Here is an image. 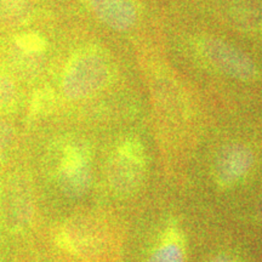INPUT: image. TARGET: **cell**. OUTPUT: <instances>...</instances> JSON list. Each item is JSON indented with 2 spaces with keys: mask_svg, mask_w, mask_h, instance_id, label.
Wrapping results in <instances>:
<instances>
[{
  "mask_svg": "<svg viewBox=\"0 0 262 262\" xmlns=\"http://www.w3.org/2000/svg\"><path fill=\"white\" fill-rule=\"evenodd\" d=\"M112 64L106 52L88 48L74 55L62 74V93L68 100L79 101L100 93L110 83Z\"/></svg>",
  "mask_w": 262,
  "mask_h": 262,
  "instance_id": "obj_1",
  "label": "cell"
},
{
  "mask_svg": "<svg viewBox=\"0 0 262 262\" xmlns=\"http://www.w3.org/2000/svg\"><path fill=\"white\" fill-rule=\"evenodd\" d=\"M106 176L110 188L120 198H129L140 191L147 176V157L139 139L126 137L114 147Z\"/></svg>",
  "mask_w": 262,
  "mask_h": 262,
  "instance_id": "obj_2",
  "label": "cell"
},
{
  "mask_svg": "<svg viewBox=\"0 0 262 262\" xmlns=\"http://www.w3.org/2000/svg\"><path fill=\"white\" fill-rule=\"evenodd\" d=\"M55 179L60 191L68 198L86 194L93 183L89 147L81 142L66 143L58 157Z\"/></svg>",
  "mask_w": 262,
  "mask_h": 262,
  "instance_id": "obj_3",
  "label": "cell"
},
{
  "mask_svg": "<svg viewBox=\"0 0 262 262\" xmlns=\"http://www.w3.org/2000/svg\"><path fill=\"white\" fill-rule=\"evenodd\" d=\"M54 239L62 251L78 257H90L103 248L104 231L96 219L78 215L58 226Z\"/></svg>",
  "mask_w": 262,
  "mask_h": 262,
  "instance_id": "obj_4",
  "label": "cell"
},
{
  "mask_svg": "<svg viewBox=\"0 0 262 262\" xmlns=\"http://www.w3.org/2000/svg\"><path fill=\"white\" fill-rule=\"evenodd\" d=\"M254 165V155L242 143L226 145L219 150L212 164V179L216 187L228 191L237 187Z\"/></svg>",
  "mask_w": 262,
  "mask_h": 262,
  "instance_id": "obj_5",
  "label": "cell"
},
{
  "mask_svg": "<svg viewBox=\"0 0 262 262\" xmlns=\"http://www.w3.org/2000/svg\"><path fill=\"white\" fill-rule=\"evenodd\" d=\"M32 195L21 180L0 183V224L11 232H21L31 224Z\"/></svg>",
  "mask_w": 262,
  "mask_h": 262,
  "instance_id": "obj_6",
  "label": "cell"
},
{
  "mask_svg": "<svg viewBox=\"0 0 262 262\" xmlns=\"http://www.w3.org/2000/svg\"><path fill=\"white\" fill-rule=\"evenodd\" d=\"M146 262H187V237L178 220L164 225Z\"/></svg>",
  "mask_w": 262,
  "mask_h": 262,
  "instance_id": "obj_7",
  "label": "cell"
},
{
  "mask_svg": "<svg viewBox=\"0 0 262 262\" xmlns=\"http://www.w3.org/2000/svg\"><path fill=\"white\" fill-rule=\"evenodd\" d=\"M201 48L208 61L225 74L237 78H247L250 74L251 66L249 61L227 42L217 38H206L202 41Z\"/></svg>",
  "mask_w": 262,
  "mask_h": 262,
  "instance_id": "obj_8",
  "label": "cell"
},
{
  "mask_svg": "<svg viewBox=\"0 0 262 262\" xmlns=\"http://www.w3.org/2000/svg\"><path fill=\"white\" fill-rule=\"evenodd\" d=\"M91 12L110 28L127 31L136 25L139 10L133 0H85Z\"/></svg>",
  "mask_w": 262,
  "mask_h": 262,
  "instance_id": "obj_9",
  "label": "cell"
},
{
  "mask_svg": "<svg viewBox=\"0 0 262 262\" xmlns=\"http://www.w3.org/2000/svg\"><path fill=\"white\" fill-rule=\"evenodd\" d=\"M16 104V89L10 78L0 75V111L10 112Z\"/></svg>",
  "mask_w": 262,
  "mask_h": 262,
  "instance_id": "obj_10",
  "label": "cell"
},
{
  "mask_svg": "<svg viewBox=\"0 0 262 262\" xmlns=\"http://www.w3.org/2000/svg\"><path fill=\"white\" fill-rule=\"evenodd\" d=\"M10 141H11V130H10V126L4 120L0 119V157H2L3 152L8 148Z\"/></svg>",
  "mask_w": 262,
  "mask_h": 262,
  "instance_id": "obj_11",
  "label": "cell"
},
{
  "mask_svg": "<svg viewBox=\"0 0 262 262\" xmlns=\"http://www.w3.org/2000/svg\"><path fill=\"white\" fill-rule=\"evenodd\" d=\"M206 262H242L238 257L228 253H220L211 256Z\"/></svg>",
  "mask_w": 262,
  "mask_h": 262,
  "instance_id": "obj_12",
  "label": "cell"
}]
</instances>
